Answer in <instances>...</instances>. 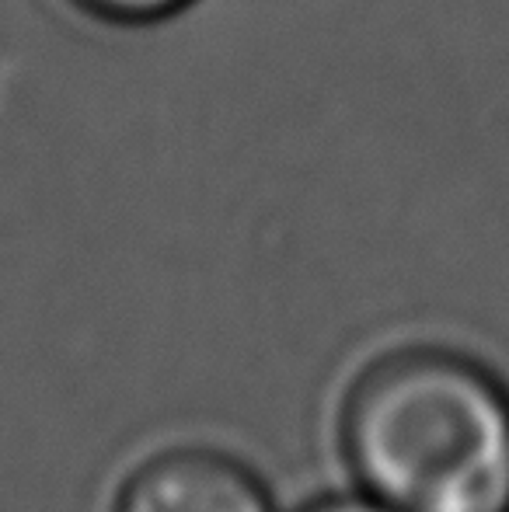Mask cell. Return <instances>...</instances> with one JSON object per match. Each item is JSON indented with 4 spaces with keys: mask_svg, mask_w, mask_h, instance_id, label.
<instances>
[{
    "mask_svg": "<svg viewBox=\"0 0 509 512\" xmlns=\"http://www.w3.org/2000/svg\"><path fill=\"white\" fill-rule=\"evenodd\" d=\"M116 512H272L265 488L231 457L178 450L143 464Z\"/></svg>",
    "mask_w": 509,
    "mask_h": 512,
    "instance_id": "7a4b0ae2",
    "label": "cell"
},
{
    "mask_svg": "<svg viewBox=\"0 0 509 512\" xmlns=\"http://www.w3.org/2000/svg\"><path fill=\"white\" fill-rule=\"evenodd\" d=\"M346 453L398 512H509V394L457 352L370 366L349 394Z\"/></svg>",
    "mask_w": 509,
    "mask_h": 512,
    "instance_id": "6da1fadb",
    "label": "cell"
},
{
    "mask_svg": "<svg viewBox=\"0 0 509 512\" xmlns=\"http://www.w3.org/2000/svg\"><path fill=\"white\" fill-rule=\"evenodd\" d=\"M88 7H95L105 18H119V21H150V18H164V14L178 11L189 0H84Z\"/></svg>",
    "mask_w": 509,
    "mask_h": 512,
    "instance_id": "3957f363",
    "label": "cell"
},
{
    "mask_svg": "<svg viewBox=\"0 0 509 512\" xmlns=\"http://www.w3.org/2000/svg\"><path fill=\"white\" fill-rule=\"evenodd\" d=\"M307 512H398L384 502H363V499H335V502H321V506L307 509Z\"/></svg>",
    "mask_w": 509,
    "mask_h": 512,
    "instance_id": "277c9868",
    "label": "cell"
}]
</instances>
